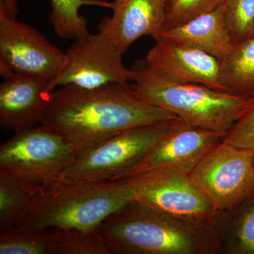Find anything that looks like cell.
<instances>
[{
  "instance_id": "cell-1",
  "label": "cell",
  "mask_w": 254,
  "mask_h": 254,
  "mask_svg": "<svg viewBox=\"0 0 254 254\" xmlns=\"http://www.w3.org/2000/svg\"><path fill=\"white\" fill-rule=\"evenodd\" d=\"M176 119L137 96L129 86L111 83L93 89H55L39 125L67 138L78 152L128 128Z\"/></svg>"
},
{
  "instance_id": "cell-2",
  "label": "cell",
  "mask_w": 254,
  "mask_h": 254,
  "mask_svg": "<svg viewBox=\"0 0 254 254\" xmlns=\"http://www.w3.org/2000/svg\"><path fill=\"white\" fill-rule=\"evenodd\" d=\"M100 233L113 254H217L213 224L193 225L133 200L105 219Z\"/></svg>"
},
{
  "instance_id": "cell-3",
  "label": "cell",
  "mask_w": 254,
  "mask_h": 254,
  "mask_svg": "<svg viewBox=\"0 0 254 254\" xmlns=\"http://www.w3.org/2000/svg\"><path fill=\"white\" fill-rule=\"evenodd\" d=\"M133 200L134 190L124 180L59 182L44 187L14 227L29 232L54 228L95 230L105 219Z\"/></svg>"
},
{
  "instance_id": "cell-4",
  "label": "cell",
  "mask_w": 254,
  "mask_h": 254,
  "mask_svg": "<svg viewBox=\"0 0 254 254\" xmlns=\"http://www.w3.org/2000/svg\"><path fill=\"white\" fill-rule=\"evenodd\" d=\"M131 68L134 75L129 88L134 94L190 126L229 132L254 104L252 98L204 85L166 81L148 71L141 60Z\"/></svg>"
},
{
  "instance_id": "cell-5",
  "label": "cell",
  "mask_w": 254,
  "mask_h": 254,
  "mask_svg": "<svg viewBox=\"0 0 254 254\" xmlns=\"http://www.w3.org/2000/svg\"><path fill=\"white\" fill-rule=\"evenodd\" d=\"M185 123L179 118L133 127L115 133L78 151L63 181L100 182L122 180L159 142Z\"/></svg>"
},
{
  "instance_id": "cell-6",
  "label": "cell",
  "mask_w": 254,
  "mask_h": 254,
  "mask_svg": "<svg viewBox=\"0 0 254 254\" xmlns=\"http://www.w3.org/2000/svg\"><path fill=\"white\" fill-rule=\"evenodd\" d=\"M77 150L58 132L38 125L14 136L0 147V171L44 187L63 181Z\"/></svg>"
},
{
  "instance_id": "cell-7",
  "label": "cell",
  "mask_w": 254,
  "mask_h": 254,
  "mask_svg": "<svg viewBox=\"0 0 254 254\" xmlns=\"http://www.w3.org/2000/svg\"><path fill=\"white\" fill-rule=\"evenodd\" d=\"M124 180L133 187L136 202L173 218L207 226L218 215L190 174L178 169H153Z\"/></svg>"
},
{
  "instance_id": "cell-8",
  "label": "cell",
  "mask_w": 254,
  "mask_h": 254,
  "mask_svg": "<svg viewBox=\"0 0 254 254\" xmlns=\"http://www.w3.org/2000/svg\"><path fill=\"white\" fill-rule=\"evenodd\" d=\"M254 155L224 140L190 173L218 211L233 210L254 195Z\"/></svg>"
},
{
  "instance_id": "cell-9",
  "label": "cell",
  "mask_w": 254,
  "mask_h": 254,
  "mask_svg": "<svg viewBox=\"0 0 254 254\" xmlns=\"http://www.w3.org/2000/svg\"><path fill=\"white\" fill-rule=\"evenodd\" d=\"M65 53L66 62L50 82V91L67 86L93 89L111 83L128 87L133 79L134 71L124 65L123 53L102 32L76 38Z\"/></svg>"
},
{
  "instance_id": "cell-10",
  "label": "cell",
  "mask_w": 254,
  "mask_h": 254,
  "mask_svg": "<svg viewBox=\"0 0 254 254\" xmlns=\"http://www.w3.org/2000/svg\"><path fill=\"white\" fill-rule=\"evenodd\" d=\"M66 62V53L16 18L0 14V73H23L51 82Z\"/></svg>"
},
{
  "instance_id": "cell-11",
  "label": "cell",
  "mask_w": 254,
  "mask_h": 254,
  "mask_svg": "<svg viewBox=\"0 0 254 254\" xmlns=\"http://www.w3.org/2000/svg\"><path fill=\"white\" fill-rule=\"evenodd\" d=\"M141 61L148 71L166 81L196 83L225 91L220 62L196 48L159 38Z\"/></svg>"
},
{
  "instance_id": "cell-12",
  "label": "cell",
  "mask_w": 254,
  "mask_h": 254,
  "mask_svg": "<svg viewBox=\"0 0 254 254\" xmlns=\"http://www.w3.org/2000/svg\"><path fill=\"white\" fill-rule=\"evenodd\" d=\"M227 134L228 132L212 131L185 123L159 142L122 180L157 168L178 169L190 174L202 158L223 141Z\"/></svg>"
},
{
  "instance_id": "cell-13",
  "label": "cell",
  "mask_w": 254,
  "mask_h": 254,
  "mask_svg": "<svg viewBox=\"0 0 254 254\" xmlns=\"http://www.w3.org/2000/svg\"><path fill=\"white\" fill-rule=\"evenodd\" d=\"M167 0H114L113 16L100 23L105 33L123 54L143 36L158 39L166 19Z\"/></svg>"
},
{
  "instance_id": "cell-14",
  "label": "cell",
  "mask_w": 254,
  "mask_h": 254,
  "mask_svg": "<svg viewBox=\"0 0 254 254\" xmlns=\"http://www.w3.org/2000/svg\"><path fill=\"white\" fill-rule=\"evenodd\" d=\"M0 86V126L23 131L39 125L49 103L50 81L13 73Z\"/></svg>"
},
{
  "instance_id": "cell-15",
  "label": "cell",
  "mask_w": 254,
  "mask_h": 254,
  "mask_svg": "<svg viewBox=\"0 0 254 254\" xmlns=\"http://www.w3.org/2000/svg\"><path fill=\"white\" fill-rule=\"evenodd\" d=\"M222 4L180 26L165 28L159 38L202 50L221 62L235 46L225 22Z\"/></svg>"
},
{
  "instance_id": "cell-16",
  "label": "cell",
  "mask_w": 254,
  "mask_h": 254,
  "mask_svg": "<svg viewBox=\"0 0 254 254\" xmlns=\"http://www.w3.org/2000/svg\"><path fill=\"white\" fill-rule=\"evenodd\" d=\"M214 229L217 253L254 254V195L233 210L219 211Z\"/></svg>"
},
{
  "instance_id": "cell-17",
  "label": "cell",
  "mask_w": 254,
  "mask_h": 254,
  "mask_svg": "<svg viewBox=\"0 0 254 254\" xmlns=\"http://www.w3.org/2000/svg\"><path fill=\"white\" fill-rule=\"evenodd\" d=\"M220 65L225 91L254 100V36L235 44Z\"/></svg>"
},
{
  "instance_id": "cell-18",
  "label": "cell",
  "mask_w": 254,
  "mask_h": 254,
  "mask_svg": "<svg viewBox=\"0 0 254 254\" xmlns=\"http://www.w3.org/2000/svg\"><path fill=\"white\" fill-rule=\"evenodd\" d=\"M44 187L0 171V230L14 226L20 215Z\"/></svg>"
},
{
  "instance_id": "cell-19",
  "label": "cell",
  "mask_w": 254,
  "mask_h": 254,
  "mask_svg": "<svg viewBox=\"0 0 254 254\" xmlns=\"http://www.w3.org/2000/svg\"><path fill=\"white\" fill-rule=\"evenodd\" d=\"M83 6H97L111 9L112 2L105 0H51L49 21L57 36L75 40L89 33L88 21L79 14Z\"/></svg>"
},
{
  "instance_id": "cell-20",
  "label": "cell",
  "mask_w": 254,
  "mask_h": 254,
  "mask_svg": "<svg viewBox=\"0 0 254 254\" xmlns=\"http://www.w3.org/2000/svg\"><path fill=\"white\" fill-rule=\"evenodd\" d=\"M53 254H111L99 229H50Z\"/></svg>"
},
{
  "instance_id": "cell-21",
  "label": "cell",
  "mask_w": 254,
  "mask_h": 254,
  "mask_svg": "<svg viewBox=\"0 0 254 254\" xmlns=\"http://www.w3.org/2000/svg\"><path fill=\"white\" fill-rule=\"evenodd\" d=\"M0 254H53L50 230L29 232L14 227L1 230Z\"/></svg>"
},
{
  "instance_id": "cell-22",
  "label": "cell",
  "mask_w": 254,
  "mask_h": 254,
  "mask_svg": "<svg viewBox=\"0 0 254 254\" xmlns=\"http://www.w3.org/2000/svg\"><path fill=\"white\" fill-rule=\"evenodd\" d=\"M222 6L225 22L235 44L254 36V0H225Z\"/></svg>"
},
{
  "instance_id": "cell-23",
  "label": "cell",
  "mask_w": 254,
  "mask_h": 254,
  "mask_svg": "<svg viewBox=\"0 0 254 254\" xmlns=\"http://www.w3.org/2000/svg\"><path fill=\"white\" fill-rule=\"evenodd\" d=\"M225 0H173L168 4L163 29L180 26L190 20L208 14Z\"/></svg>"
},
{
  "instance_id": "cell-24",
  "label": "cell",
  "mask_w": 254,
  "mask_h": 254,
  "mask_svg": "<svg viewBox=\"0 0 254 254\" xmlns=\"http://www.w3.org/2000/svg\"><path fill=\"white\" fill-rule=\"evenodd\" d=\"M225 141L254 152V104L230 130Z\"/></svg>"
},
{
  "instance_id": "cell-25",
  "label": "cell",
  "mask_w": 254,
  "mask_h": 254,
  "mask_svg": "<svg viewBox=\"0 0 254 254\" xmlns=\"http://www.w3.org/2000/svg\"><path fill=\"white\" fill-rule=\"evenodd\" d=\"M18 0H0V14L16 18L18 13Z\"/></svg>"
},
{
  "instance_id": "cell-26",
  "label": "cell",
  "mask_w": 254,
  "mask_h": 254,
  "mask_svg": "<svg viewBox=\"0 0 254 254\" xmlns=\"http://www.w3.org/2000/svg\"><path fill=\"white\" fill-rule=\"evenodd\" d=\"M167 1H168V4H170V2H171L172 1H173V0H167Z\"/></svg>"
},
{
  "instance_id": "cell-27",
  "label": "cell",
  "mask_w": 254,
  "mask_h": 254,
  "mask_svg": "<svg viewBox=\"0 0 254 254\" xmlns=\"http://www.w3.org/2000/svg\"></svg>"
}]
</instances>
